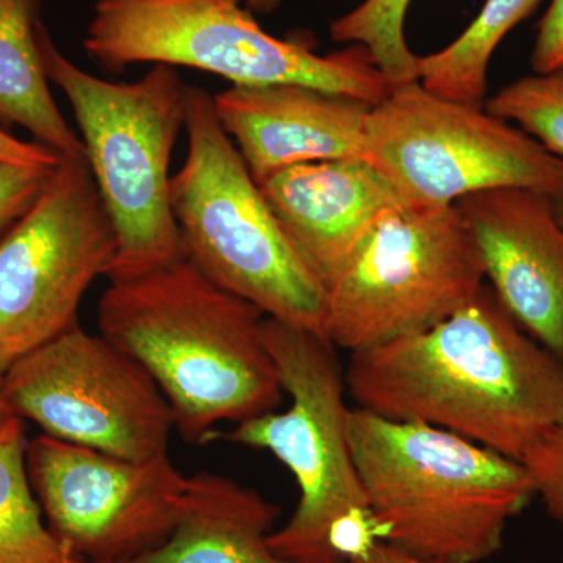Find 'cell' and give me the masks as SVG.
I'll return each mask as SVG.
<instances>
[{
    "instance_id": "5bb4252c",
    "label": "cell",
    "mask_w": 563,
    "mask_h": 563,
    "mask_svg": "<svg viewBox=\"0 0 563 563\" xmlns=\"http://www.w3.org/2000/svg\"><path fill=\"white\" fill-rule=\"evenodd\" d=\"M252 179L307 163L363 158L368 103L301 84L232 87L213 96Z\"/></svg>"
},
{
    "instance_id": "52a82bcc",
    "label": "cell",
    "mask_w": 563,
    "mask_h": 563,
    "mask_svg": "<svg viewBox=\"0 0 563 563\" xmlns=\"http://www.w3.org/2000/svg\"><path fill=\"white\" fill-rule=\"evenodd\" d=\"M263 329L290 407L240 422L218 439L269 451L295 476L298 506L274 529L269 547L292 563H336L329 529L350 510L369 507L347 440L344 372L336 347L320 333L268 317Z\"/></svg>"
},
{
    "instance_id": "44dd1931",
    "label": "cell",
    "mask_w": 563,
    "mask_h": 563,
    "mask_svg": "<svg viewBox=\"0 0 563 563\" xmlns=\"http://www.w3.org/2000/svg\"><path fill=\"white\" fill-rule=\"evenodd\" d=\"M484 107L495 117L512 122L563 161V66L506 85Z\"/></svg>"
},
{
    "instance_id": "4fadbf2b",
    "label": "cell",
    "mask_w": 563,
    "mask_h": 563,
    "mask_svg": "<svg viewBox=\"0 0 563 563\" xmlns=\"http://www.w3.org/2000/svg\"><path fill=\"white\" fill-rule=\"evenodd\" d=\"M483 261L485 279L533 340L563 358V225L554 198L495 188L454 203Z\"/></svg>"
},
{
    "instance_id": "e0dca14e",
    "label": "cell",
    "mask_w": 563,
    "mask_h": 563,
    "mask_svg": "<svg viewBox=\"0 0 563 563\" xmlns=\"http://www.w3.org/2000/svg\"><path fill=\"white\" fill-rule=\"evenodd\" d=\"M40 9L41 0H0V125H20L62 157L85 158L80 136L51 92Z\"/></svg>"
},
{
    "instance_id": "2e32d148",
    "label": "cell",
    "mask_w": 563,
    "mask_h": 563,
    "mask_svg": "<svg viewBox=\"0 0 563 563\" xmlns=\"http://www.w3.org/2000/svg\"><path fill=\"white\" fill-rule=\"evenodd\" d=\"M277 518L279 507L254 488L196 473L172 536L151 553L118 563H292L269 547Z\"/></svg>"
},
{
    "instance_id": "7402d4cb",
    "label": "cell",
    "mask_w": 563,
    "mask_h": 563,
    "mask_svg": "<svg viewBox=\"0 0 563 563\" xmlns=\"http://www.w3.org/2000/svg\"><path fill=\"white\" fill-rule=\"evenodd\" d=\"M520 462L548 514L563 523V420L544 433Z\"/></svg>"
},
{
    "instance_id": "d6986e66",
    "label": "cell",
    "mask_w": 563,
    "mask_h": 563,
    "mask_svg": "<svg viewBox=\"0 0 563 563\" xmlns=\"http://www.w3.org/2000/svg\"><path fill=\"white\" fill-rule=\"evenodd\" d=\"M20 417L0 429V563H84L63 547L44 520L29 479Z\"/></svg>"
},
{
    "instance_id": "603a6c76",
    "label": "cell",
    "mask_w": 563,
    "mask_h": 563,
    "mask_svg": "<svg viewBox=\"0 0 563 563\" xmlns=\"http://www.w3.org/2000/svg\"><path fill=\"white\" fill-rule=\"evenodd\" d=\"M54 169L0 163V236L31 209Z\"/></svg>"
},
{
    "instance_id": "f1b7e54d",
    "label": "cell",
    "mask_w": 563,
    "mask_h": 563,
    "mask_svg": "<svg viewBox=\"0 0 563 563\" xmlns=\"http://www.w3.org/2000/svg\"><path fill=\"white\" fill-rule=\"evenodd\" d=\"M554 207L555 213H558L559 221H561L563 225V195L558 196V198H554Z\"/></svg>"
},
{
    "instance_id": "8fae6325",
    "label": "cell",
    "mask_w": 563,
    "mask_h": 563,
    "mask_svg": "<svg viewBox=\"0 0 563 563\" xmlns=\"http://www.w3.org/2000/svg\"><path fill=\"white\" fill-rule=\"evenodd\" d=\"M16 417L54 439L124 461L168 453L176 431L158 385L128 352L80 325L3 372Z\"/></svg>"
},
{
    "instance_id": "ba28073f",
    "label": "cell",
    "mask_w": 563,
    "mask_h": 563,
    "mask_svg": "<svg viewBox=\"0 0 563 563\" xmlns=\"http://www.w3.org/2000/svg\"><path fill=\"white\" fill-rule=\"evenodd\" d=\"M479 252L455 206L388 211L325 291L324 335L372 350L426 331L484 288Z\"/></svg>"
},
{
    "instance_id": "484cf974",
    "label": "cell",
    "mask_w": 563,
    "mask_h": 563,
    "mask_svg": "<svg viewBox=\"0 0 563 563\" xmlns=\"http://www.w3.org/2000/svg\"><path fill=\"white\" fill-rule=\"evenodd\" d=\"M352 563H440L435 561H428V559L417 558V555L406 553V551L399 550V548L393 547L387 542H380L376 544V548L361 559Z\"/></svg>"
},
{
    "instance_id": "9a60e30c",
    "label": "cell",
    "mask_w": 563,
    "mask_h": 563,
    "mask_svg": "<svg viewBox=\"0 0 563 563\" xmlns=\"http://www.w3.org/2000/svg\"><path fill=\"white\" fill-rule=\"evenodd\" d=\"M258 187L324 291L377 222L407 203L363 158L291 166Z\"/></svg>"
},
{
    "instance_id": "4316f807",
    "label": "cell",
    "mask_w": 563,
    "mask_h": 563,
    "mask_svg": "<svg viewBox=\"0 0 563 563\" xmlns=\"http://www.w3.org/2000/svg\"><path fill=\"white\" fill-rule=\"evenodd\" d=\"M16 417V413L11 409L9 398H7L5 393V383H3V372L0 369V429L5 428L7 424L13 418Z\"/></svg>"
},
{
    "instance_id": "6da1fadb",
    "label": "cell",
    "mask_w": 563,
    "mask_h": 563,
    "mask_svg": "<svg viewBox=\"0 0 563 563\" xmlns=\"http://www.w3.org/2000/svg\"><path fill=\"white\" fill-rule=\"evenodd\" d=\"M344 379L358 409L444 429L518 462L563 420V358L487 285L439 324L354 352Z\"/></svg>"
},
{
    "instance_id": "3957f363",
    "label": "cell",
    "mask_w": 563,
    "mask_h": 563,
    "mask_svg": "<svg viewBox=\"0 0 563 563\" xmlns=\"http://www.w3.org/2000/svg\"><path fill=\"white\" fill-rule=\"evenodd\" d=\"M347 440L385 542L428 561H487L536 495L523 463L422 422L357 407Z\"/></svg>"
},
{
    "instance_id": "277c9868",
    "label": "cell",
    "mask_w": 563,
    "mask_h": 563,
    "mask_svg": "<svg viewBox=\"0 0 563 563\" xmlns=\"http://www.w3.org/2000/svg\"><path fill=\"white\" fill-rule=\"evenodd\" d=\"M40 47L79 125L85 158L118 239L110 282L139 277L184 257L169 172L185 125L176 68L152 65L132 84L92 76L58 51L44 25Z\"/></svg>"
},
{
    "instance_id": "30bf717a",
    "label": "cell",
    "mask_w": 563,
    "mask_h": 563,
    "mask_svg": "<svg viewBox=\"0 0 563 563\" xmlns=\"http://www.w3.org/2000/svg\"><path fill=\"white\" fill-rule=\"evenodd\" d=\"M118 239L85 158L55 166L0 236V369L77 328L81 299L109 277Z\"/></svg>"
},
{
    "instance_id": "83f0119b",
    "label": "cell",
    "mask_w": 563,
    "mask_h": 563,
    "mask_svg": "<svg viewBox=\"0 0 563 563\" xmlns=\"http://www.w3.org/2000/svg\"><path fill=\"white\" fill-rule=\"evenodd\" d=\"M243 2L254 14H272L279 9L284 0H243Z\"/></svg>"
},
{
    "instance_id": "d4e9b609",
    "label": "cell",
    "mask_w": 563,
    "mask_h": 563,
    "mask_svg": "<svg viewBox=\"0 0 563 563\" xmlns=\"http://www.w3.org/2000/svg\"><path fill=\"white\" fill-rule=\"evenodd\" d=\"M62 155L40 143H29L7 132L0 125V163L11 165L49 166L54 168L62 162Z\"/></svg>"
},
{
    "instance_id": "cb8c5ba5",
    "label": "cell",
    "mask_w": 563,
    "mask_h": 563,
    "mask_svg": "<svg viewBox=\"0 0 563 563\" xmlns=\"http://www.w3.org/2000/svg\"><path fill=\"white\" fill-rule=\"evenodd\" d=\"M531 66L537 74L563 66V0H551L547 13L539 22Z\"/></svg>"
},
{
    "instance_id": "7a4b0ae2",
    "label": "cell",
    "mask_w": 563,
    "mask_h": 563,
    "mask_svg": "<svg viewBox=\"0 0 563 563\" xmlns=\"http://www.w3.org/2000/svg\"><path fill=\"white\" fill-rule=\"evenodd\" d=\"M265 313L222 290L187 258L110 282L99 333L144 366L188 443L206 444L222 422L273 412L284 387L265 342Z\"/></svg>"
},
{
    "instance_id": "ac0fdd59",
    "label": "cell",
    "mask_w": 563,
    "mask_h": 563,
    "mask_svg": "<svg viewBox=\"0 0 563 563\" xmlns=\"http://www.w3.org/2000/svg\"><path fill=\"white\" fill-rule=\"evenodd\" d=\"M542 0H485L479 14L450 46L418 57V81L450 101L484 107L493 54L507 33Z\"/></svg>"
},
{
    "instance_id": "ffe728a7",
    "label": "cell",
    "mask_w": 563,
    "mask_h": 563,
    "mask_svg": "<svg viewBox=\"0 0 563 563\" xmlns=\"http://www.w3.org/2000/svg\"><path fill=\"white\" fill-rule=\"evenodd\" d=\"M410 2L365 0L333 21L332 40L363 47L393 87L418 80V55L409 49L404 32Z\"/></svg>"
},
{
    "instance_id": "9c48e42d",
    "label": "cell",
    "mask_w": 563,
    "mask_h": 563,
    "mask_svg": "<svg viewBox=\"0 0 563 563\" xmlns=\"http://www.w3.org/2000/svg\"><path fill=\"white\" fill-rule=\"evenodd\" d=\"M366 151L410 206H454L495 188L563 195L561 157L485 107L450 101L418 80L395 85L369 109Z\"/></svg>"
},
{
    "instance_id": "5b68a950",
    "label": "cell",
    "mask_w": 563,
    "mask_h": 563,
    "mask_svg": "<svg viewBox=\"0 0 563 563\" xmlns=\"http://www.w3.org/2000/svg\"><path fill=\"white\" fill-rule=\"evenodd\" d=\"M188 152L172 181L181 252L222 290L324 335L325 291L309 272L222 129L213 96L185 85Z\"/></svg>"
},
{
    "instance_id": "8992f818",
    "label": "cell",
    "mask_w": 563,
    "mask_h": 563,
    "mask_svg": "<svg viewBox=\"0 0 563 563\" xmlns=\"http://www.w3.org/2000/svg\"><path fill=\"white\" fill-rule=\"evenodd\" d=\"M84 49L102 68H192L233 87L301 84L376 106L393 85L361 46L317 54L263 31L243 0H96Z\"/></svg>"
},
{
    "instance_id": "7c38bea8",
    "label": "cell",
    "mask_w": 563,
    "mask_h": 563,
    "mask_svg": "<svg viewBox=\"0 0 563 563\" xmlns=\"http://www.w3.org/2000/svg\"><path fill=\"white\" fill-rule=\"evenodd\" d=\"M25 462L44 520L81 562L151 553L179 521L188 476L168 453L124 461L43 433L27 440Z\"/></svg>"
}]
</instances>
